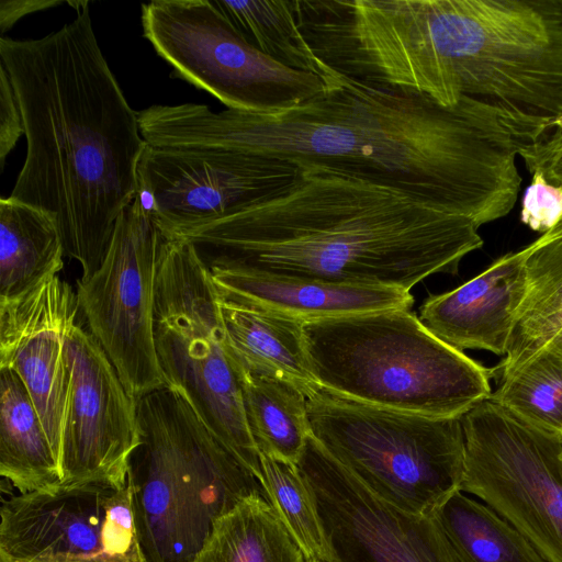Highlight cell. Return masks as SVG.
I'll list each match as a JSON object with an SVG mask.
<instances>
[{"instance_id": "obj_27", "label": "cell", "mask_w": 562, "mask_h": 562, "mask_svg": "<svg viewBox=\"0 0 562 562\" xmlns=\"http://www.w3.org/2000/svg\"><path fill=\"white\" fill-rule=\"evenodd\" d=\"M491 400L522 422L562 437V359L543 349L499 376Z\"/></svg>"}, {"instance_id": "obj_28", "label": "cell", "mask_w": 562, "mask_h": 562, "mask_svg": "<svg viewBox=\"0 0 562 562\" xmlns=\"http://www.w3.org/2000/svg\"><path fill=\"white\" fill-rule=\"evenodd\" d=\"M268 499L306 560L327 561L316 507L295 463L260 453Z\"/></svg>"}, {"instance_id": "obj_15", "label": "cell", "mask_w": 562, "mask_h": 562, "mask_svg": "<svg viewBox=\"0 0 562 562\" xmlns=\"http://www.w3.org/2000/svg\"><path fill=\"white\" fill-rule=\"evenodd\" d=\"M72 381L67 406L61 483L121 480L140 443L137 401L105 351L80 323L66 339Z\"/></svg>"}, {"instance_id": "obj_31", "label": "cell", "mask_w": 562, "mask_h": 562, "mask_svg": "<svg viewBox=\"0 0 562 562\" xmlns=\"http://www.w3.org/2000/svg\"><path fill=\"white\" fill-rule=\"evenodd\" d=\"M24 134L23 119L7 69L0 64V169L7 156Z\"/></svg>"}, {"instance_id": "obj_25", "label": "cell", "mask_w": 562, "mask_h": 562, "mask_svg": "<svg viewBox=\"0 0 562 562\" xmlns=\"http://www.w3.org/2000/svg\"><path fill=\"white\" fill-rule=\"evenodd\" d=\"M238 373L249 429L259 453L296 463L311 435L307 396L286 381Z\"/></svg>"}, {"instance_id": "obj_10", "label": "cell", "mask_w": 562, "mask_h": 562, "mask_svg": "<svg viewBox=\"0 0 562 562\" xmlns=\"http://www.w3.org/2000/svg\"><path fill=\"white\" fill-rule=\"evenodd\" d=\"M461 422V491L484 501L547 562H562V437L522 422L491 398Z\"/></svg>"}, {"instance_id": "obj_7", "label": "cell", "mask_w": 562, "mask_h": 562, "mask_svg": "<svg viewBox=\"0 0 562 562\" xmlns=\"http://www.w3.org/2000/svg\"><path fill=\"white\" fill-rule=\"evenodd\" d=\"M164 233V232H162ZM154 339L166 386L259 479L240 375L226 340L218 295L195 247L165 235L156 280Z\"/></svg>"}, {"instance_id": "obj_30", "label": "cell", "mask_w": 562, "mask_h": 562, "mask_svg": "<svg viewBox=\"0 0 562 562\" xmlns=\"http://www.w3.org/2000/svg\"><path fill=\"white\" fill-rule=\"evenodd\" d=\"M520 156L531 173L540 172L550 183L562 187V117Z\"/></svg>"}, {"instance_id": "obj_5", "label": "cell", "mask_w": 562, "mask_h": 562, "mask_svg": "<svg viewBox=\"0 0 562 562\" xmlns=\"http://www.w3.org/2000/svg\"><path fill=\"white\" fill-rule=\"evenodd\" d=\"M137 415L140 443L130 476L142 553L146 562H193L220 517L268 495L173 390L139 398Z\"/></svg>"}, {"instance_id": "obj_11", "label": "cell", "mask_w": 562, "mask_h": 562, "mask_svg": "<svg viewBox=\"0 0 562 562\" xmlns=\"http://www.w3.org/2000/svg\"><path fill=\"white\" fill-rule=\"evenodd\" d=\"M165 234L136 196L120 215L98 270L77 281L89 331L138 401L167 387L155 348L156 280Z\"/></svg>"}, {"instance_id": "obj_17", "label": "cell", "mask_w": 562, "mask_h": 562, "mask_svg": "<svg viewBox=\"0 0 562 562\" xmlns=\"http://www.w3.org/2000/svg\"><path fill=\"white\" fill-rule=\"evenodd\" d=\"M528 255V246L508 252L460 286L430 295L418 318L460 351L480 349L505 357L527 291Z\"/></svg>"}, {"instance_id": "obj_34", "label": "cell", "mask_w": 562, "mask_h": 562, "mask_svg": "<svg viewBox=\"0 0 562 562\" xmlns=\"http://www.w3.org/2000/svg\"><path fill=\"white\" fill-rule=\"evenodd\" d=\"M560 236H562V220L550 232L542 234L539 238L542 240H548Z\"/></svg>"}, {"instance_id": "obj_16", "label": "cell", "mask_w": 562, "mask_h": 562, "mask_svg": "<svg viewBox=\"0 0 562 562\" xmlns=\"http://www.w3.org/2000/svg\"><path fill=\"white\" fill-rule=\"evenodd\" d=\"M79 311L76 291L58 273L0 302V369L25 384L59 463L72 381L65 347Z\"/></svg>"}, {"instance_id": "obj_26", "label": "cell", "mask_w": 562, "mask_h": 562, "mask_svg": "<svg viewBox=\"0 0 562 562\" xmlns=\"http://www.w3.org/2000/svg\"><path fill=\"white\" fill-rule=\"evenodd\" d=\"M237 31L255 48L292 69L319 75L297 23V0H215Z\"/></svg>"}, {"instance_id": "obj_8", "label": "cell", "mask_w": 562, "mask_h": 562, "mask_svg": "<svg viewBox=\"0 0 562 562\" xmlns=\"http://www.w3.org/2000/svg\"><path fill=\"white\" fill-rule=\"evenodd\" d=\"M312 437L380 497L431 515L461 491V417H434L363 404L319 389L307 397Z\"/></svg>"}, {"instance_id": "obj_20", "label": "cell", "mask_w": 562, "mask_h": 562, "mask_svg": "<svg viewBox=\"0 0 562 562\" xmlns=\"http://www.w3.org/2000/svg\"><path fill=\"white\" fill-rule=\"evenodd\" d=\"M0 474L18 494L61 483L60 463L21 378L0 369Z\"/></svg>"}, {"instance_id": "obj_19", "label": "cell", "mask_w": 562, "mask_h": 562, "mask_svg": "<svg viewBox=\"0 0 562 562\" xmlns=\"http://www.w3.org/2000/svg\"><path fill=\"white\" fill-rule=\"evenodd\" d=\"M218 304L228 352L238 372L286 381L307 397L321 389L306 356L305 322L249 308L220 296Z\"/></svg>"}, {"instance_id": "obj_13", "label": "cell", "mask_w": 562, "mask_h": 562, "mask_svg": "<svg viewBox=\"0 0 562 562\" xmlns=\"http://www.w3.org/2000/svg\"><path fill=\"white\" fill-rule=\"evenodd\" d=\"M295 464L314 501L328 562H460L431 515L376 495L312 435Z\"/></svg>"}, {"instance_id": "obj_33", "label": "cell", "mask_w": 562, "mask_h": 562, "mask_svg": "<svg viewBox=\"0 0 562 562\" xmlns=\"http://www.w3.org/2000/svg\"><path fill=\"white\" fill-rule=\"evenodd\" d=\"M543 349L562 359V327L552 336Z\"/></svg>"}, {"instance_id": "obj_23", "label": "cell", "mask_w": 562, "mask_h": 562, "mask_svg": "<svg viewBox=\"0 0 562 562\" xmlns=\"http://www.w3.org/2000/svg\"><path fill=\"white\" fill-rule=\"evenodd\" d=\"M193 562H307L263 497L243 501L213 525Z\"/></svg>"}, {"instance_id": "obj_14", "label": "cell", "mask_w": 562, "mask_h": 562, "mask_svg": "<svg viewBox=\"0 0 562 562\" xmlns=\"http://www.w3.org/2000/svg\"><path fill=\"white\" fill-rule=\"evenodd\" d=\"M297 171L294 162L270 156L147 144L137 198L164 234L176 237L247 207Z\"/></svg>"}, {"instance_id": "obj_21", "label": "cell", "mask_w": 562, "mask_h": 562, "mask_svg": "<svg viewBox=\"0 0 562 562\" xmlns=\"http://www.w3.org/2000/svg\"><path fill=\"white\" fill-rule=\"evenodd\" d=\"M65 247L55 220L14 200H0V302L27 292L64 267Z\"/></svg>"}, {"instance_id": "obj_35", "label": "cell", "mask_w": 562, "mask_h": 562, "mask_svg": "<svg viewBox=\"0 0 562 562\" xmlns=\"http://www.w3.org/2000/svg\"><path fill=\"white\" fill-rule=\"evenodd\" d=\"M307 562H328V561H325L322 559H311V560H307Z\"/></svg>"}, {"instance_id": "obj_1", "label": "cell", "mask_w": 562, "mask_h": 562, "mask_svg": "<svg viewBox=\"0 0 562 562\" xmlns=\"http://www.w3.org/2000/svg\"><path fill=\"white\" fill-rule=\"evenodd\" d=\"M321 66L323 90L276 115L165 104L155 120L156 142L325 166L398 189L479 227L512 212L522 182L517 157L541 135L539 121L467 97L447 109Z\"/></svg>"}, {"instance_id": "obj_6", "label": "cell", "mask_w": 562, "mask_h": 562, "mask_svg": "<svg viewBox=\"0 0 562 562\" xmlns=\"http://www.w3.org/2000/svg\"><path fill=\"white\" fill-rule=\"evenodd\" d=\"M443 105L471 98L533 120L562 117V0H440Z\"/></svg>"}, {"instance_id": "obj_3", "label": "cell", "mask_w": 562, "mask_h": 562, "mask_svg": "<svg viewBox=\"0 0 562 562\" xmlns=\"http://www.w3.org/2000/svg\"><path fill=\"white\" fill-rule=\"evenodd\" d=\"M89 4L41 38H0L26 137L10 198L55 220L80 280L101 266L120 215L137 196L147 146L138 112L99 46Z\"/></svg>"}, {"instance_id": "obj_29", "label": "cell", "mask_w": 562, "mask_h": 562, "mask_svg": "<svg viewBox=\"0 0 562 562\" xmlns=\"http://www.w3.org/2000/svg\"><path fill=\"white\" fill-rule=\"evenodd\" d=\"M531 175L522 198L520 221L542 235L562 220V187L550 183L540 172Z\"/></svg>"}, {"instance_id": "obj_24", "label": "cell", "mask_w": 562, "mask_h": 562, "mask_svg": "<svg viewBox=\"0 0 562 562\" xmlns=\"http://www.w3.org/2000/svg\"><path fill=\"white\" fill-rule=\"evenodd\" d=\"M431 516L460 562H547L508 521L460 490Z\"/></svg>"}, {"instance_id": "obj_12", "label": "cell", "mask_w": 562, "mask_h": 562, "mask_svg": "<svg viewBox=\"0 0 562 562\" xmlns=\"http://www.w3.org/2000/svg\"><path fill=\"white\" fill-rule=\"evenodd\" d=\"M0 517V562H146L130 472L12 495Z\"/></svg>"}, {"instance_id": "obj_2", "label": "cell", "mask_w": 562, "mask_h": 562, "mask_svg": "<svg viewBox=\"0 0 562 562\" xmlns=\"http://www.w3.org/2000/svg\"><path fill=\"white\" fill-rule=\"evenodd\" d=\"M292 182L179 236L207 267L400 288L457 274L484 241L471 220L337 169L295 164Z\"/></svg>"}, {"instance_id": "obj_18", "label": "cell", "mask_w": 562, "mask_h": 562, "mask_svg": "<svg viewBox=\"0 0 562 562\" xmlns=\"http://www.w3.org/2000/svg\"><path fill=\"white\" fill-rule=\"evenodd\" d=\"M220 297L276 315L311 322L406 308L414 297L400 288L356 285L207 267Z\"/></svg>"}, {"instance_id": "obj_4", "label": "cell", "mask_w": 562, "mask_h": 562, "mask_svg": "<svg viewBox=\"0 0 562 562\" xmlns=\"http://www.w3.org/2000/svg\"><path fill=\"white\" fill-rule=\"evenodd\" d=\"M319 387L363 404L434 417H462L492 396L487 368L438 337L406 308L304 323Z\"/></svg>"}, {"instance_id": "obj_9", "label": "cell", "mask_w": 562, "mask_h": 562, "mask_svg": "<svg viewBox=\"0 0 562 562\" xmlns=\"http://www.w3.org/2000/svg\"><path fill=\"white\" fill-rule=\"evenodd\" d=\"M140 19L143 36L171 76L229 110L276 115L324 88L319 75L286 67L249 44L215 0H154L142 4Z\"/></svg>"}, {"instance_id": "obj_22", "label": "cell", "mask_w": 562, "mask_h": 562, "mask_svg": "<svg viewBox=\"0 0 562 562\" xmlns=\"http://www.w3.org/2000/svg\"><path fill=\"white\" fill-rule=\"evenodd\" d=\"M528 247L527 291L498 376L528 362L562 327V236L537 238Z\"/></svg>"}, {"instance_id": "obj_32", "label": "cell", "mask_w": 562, "mask_h": 562, "mask_svg": "<svg viewBox=\"0 0 562 562\" xmlns=\"http://www.w3.org/2000/svg\"><path fill=\"white\" fill-rule=\"evenodd\" d=\"M67 3L59 0H1L0 31L1 36L12 29L21 18L36 11L47 10Z\"/></svg>"}]
</instances>
